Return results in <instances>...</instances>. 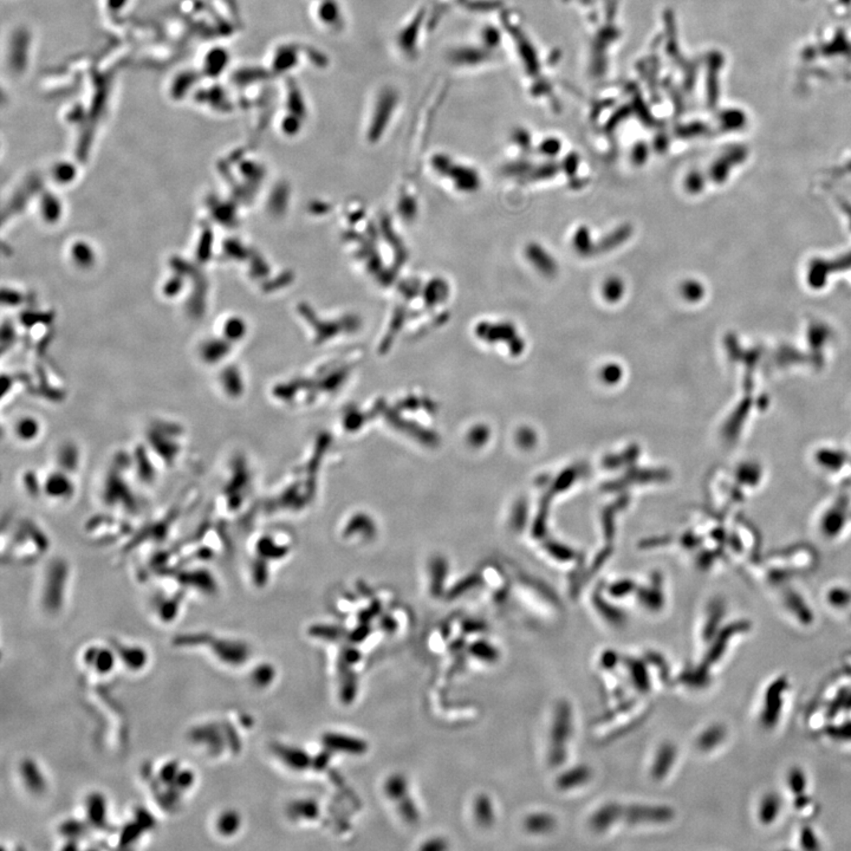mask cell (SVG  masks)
<instances>
[{
    "label": "cell",
    "instance_id": "obj_1",
    "mask_svg": "<svg viewBox=\"0 0 851 851\" xmlns=\"http://www.w3.org/2000/svg\"><path fill=\"white\" fill-rule=\"evenodd\" d=\"M571 708L568 703L559 705L556 717H554V727L551 733V763L554 765L561 764L565 758V744L571 734Z\"/></svg>",
    "mask_w": 851,
    "mask_h": 851
},
{
    "label": "cell",
    "instance_id": "obj_2",
    "mask_svg": "<svg viewBox=\"0 0 851 851\" xmlns=\"http://www.w3.org/2000/svg\"><path fill=\"white\" fill-rule=\"evenodd\" d=\"M322 744L325 749L331 751L332 754L362 756L369 750V745L364 739L340 732H327L323 734Z\"/></svg>",
    "mask_w": 851,
    "mask_h": 851
},
{
    "label": "cell",
    "instance_id": "obj_3",
    "mask_svg": "<svg viewBox=\"0 0 851 851\" xmlns=\"http://www.w3.org/2000/svg\"><path fill=\"white\" fill-rule=\"evenodd\" d=\"M213 653L219 660L231 666H242L245 664L251 655V650L247 643L242 641L228 640V639H218L213 642Z\"/></svg>",
    "mask_w": 851,
    "mask_h": 851
},
{
    "label": "cell",
    "instance_id": "obj_4",
    "mask_svg": "<svg viewBox=\"0 0 851 851\" xmlns=\"http://www.w3.org/2000/svg\"><path fill=\"white\" fill-rule=\"evenodd\" d=\"M274 754L277 756L284 765L293 771H305L313 767V758L305 750H302L296 746L276 744L272 747Z\"/></svg>",
    "mask_w": 851,
    "mask_h": 851
},
{
    "label": "cell",
    "instance_id": "obj_5",
    "mask_svg": "<svg viewBox=\"0 0 851 851\" xmlns=\"http://www.w3.org/2000/svg\"><path fill=\"white\" fill-rule=\"evenodd\" d=\"M623 816L630 823L640 822H667L672 820L673 810L667 806H630L625 809Z\"/></svg>",
    "mask_w": 851,
    "mask_h": 851
},
{
    "label": "cell",
    "instance_id": "obj_6",
    "mask_svg": "<svg viewBox=\"0 0 851 851\" xmlns=\"http://www.w3.org/2000/svg\"><path fill=\"white\" fill-rule=\"evenodd\" d=\"M20 778L24 786L35 795L45 793L47 790V778L40 765L32 759H25L19 767Z\"/></svg>",
    "mask_w": 851,
    "mask_h": 851
},
{
    "label": "cell",
    "instance_id": "obj_7",
    "mask_svg": "<svg viewBox=\"0 0 851 851\" xmlns=\"http://www.w3.org/2000/svg\"><path fill=\"white\" fill-rule=\"evenodd\" d=\"M525 253H526L527 259L544 276L554 277V274H557L559 271L557 263L554 258L551 257L550 253H547V250H544L542 245H539L537 242H531L527 245Z\"/></svg>",
    "mask_w": 851,
    "mask_h": 851
},
{
    "label": "cell",
    "instance_id": "obj_8",
    "mask_svg": "<svg viewBox=\"0 0 851 851\" xmlns=\"http://www.w3.org/2000/svg\"><path fill=\"white\" fill-rule=\"evenodd\" d=\"M84 661L90 667L94 668L98 674H108L113 671L116 662V653L108 648H90L86 650Z\"/></svg>",
    "mask_w": 851,
    "mask_h": 851
},
{
    "label": "cell",
    "instance_id": "obj_9",
    "mask_svg": "<svg viewBox=\"0 0 851 851\" xmlns=\"http://www.w3.org/2000/svg\"><path fill=\"white\" fill-rule=\"evenodd\" d=\"M67 473L55 472L54 476H49L44 483V494H49L56 499L70 498L74 494L75 486Z\"/></svg>",
    "mask_w": 851,
    "mask_h": 851
},
{
    "label": "cell",
    "instance_id": "obj_10",
    "mask_svg": "<svg viewBox=\"0 0 851 851\" xmlns=\"http://www.w3.org/2000/svg\"><path fill=\"white\" fill-rule=\"evenodd\" d=\"M242 815L235 809H226L220 812L215 818L214 828L217 834L223 837H233L242 829Z\"/></svg>",
    "mask_w": 851,
    "mask_h": 851
},
{
    "label": "cell",
    "instance_id": "obj_11",
    "mask_svg": "<svg viewBox=\"0 0 851 851\" xmlns=\"http://www.w3.org/2000/svg\"><path fill=\"white\" fill-rule=\"evenodd\" d=\"M625 809L616 804L604 805L591 818V827L595 832H604L623 816Z\"/></svg>",
    "mask_w": 851,
    "mask_h": 851
},
{
    "label": "cell",
    "instance_id": "obj_12",
    "mask_svg": "<svg viewBox=\"0 0 851 851\" xmlns=\"http://www.w3.org/2000/svg\"><path fill=\"white\" fill-rule=\"evenodd\" d=\"M288 813L292 820H316L320 815V806L315 799L302 798L288 806Z\"/></svg>",
    "mask_w": 851,
    "mask_h": 851
},
{
    "label": "cell",
    "instance_id": "obj_13",
    "mask_svg": "<svg viewBox=\"0 0 851 851\" xmlns=\"http://www.w3.org/2000/svg\"><path fill=\"white\" fill-rule=\"evenodd\" d=\"M633 233V228L629 225H623L620 226L616 230L613 231L611 233L601 239L598 244H595V254L603 253V252H609V251L616 249V247L622 245L623 242L628 240L629 237Z\"/></svg>",
    "mask_w": 851,
    "mask_h": 851
},
{
    "label": "cell",
    "instance_id": "obj_14",
    "mask_svg": "<svg viewBox=\"0 0 851 851\" xmlns=\"http://www.w3.org/2000/svg\"><path fill=\"white\" fill-rule=\"evenodd\" d=\"M40 430L42 427H40V421L28 415V416L17 420L13 430H15L17 439L20 442H31L40 437Z\"/></svg>",
    "mask_w": 851,
    "mask_h": 851
},
{
    "label": "cell",
    "instance_id": "obj_15",
    "mask_svg": "<svg viewBox=\"0 0 851 851\" xmlns=\"http://www.w3.org/2000/svg\"><path fill=\"white\" fill-rule=\"evenodd\" d=\"M386 796L391 801L398 802L409 795V783L401 773H394L387 778L383 785Z\"/></svg>",
    "mask_w": 851,
    "mask_h": 851
},
{
    "label": "cell",
    "instance_id": "obj_16",
    "mask_svg": "<svg viewBox=\"0 0 851 851\" xmlns=\"http://www.w3.org/2000/svg\"><path fill=\"white\" fill-rule=\"evenodd\" d=\"M676 747L671 744H664L661 746L659 754L656 756V760L654 763L653 767V776L656 779H662L667 774L668 771L673 765V763L676 760Z\"/></svg>",
    "mask_w": 851,
    "mask_h": 851
},
{
    "label": "cell",
    "instance_id": "obj_17",
    "mask_svg": "<svg viewBox=\"0 0 851 851\" xmlns=\"http://www.w3.org/2000/svg\"><path fill=\"white\" fill-rule=\"evenodd\" d=\"M106 799L100 795L94 793L86 801V815L89 822L94 825H103L106 822L107 813Z\"/></svg>",
    "mask_w": 851,
    "mask_h": 851
},
{
    "label": "cell",
    "instance_id": "obj_18",
    "mask_svg": "<svg viewBox=\"0 0 851 851\" xmlns=\"http://www.w3.org/2000/svg\"><path fill=\"white\" fill-rule=\"evenodd\" d=\"M118 655L121 657L122 661L127 664V667L130 669H141L147 664V652L145 649L137 647V646H129V647H121L118 649Z\"/></svg>",
    "mask_w": 851,
    "mask_h": 851
},
{
    "label": "cell",
    "instance_id": "obj_19",
    "mask_svg": "<svg viewBox=\"0 0 851 851\" xmlns=\"http://www.w3.org/2000/svg\"><path fill=\"white\" fill-rule=\"evenodd\" d=\"M474 817H476V823L479 824L483 828H488L493 824L494 820V810H493V804L491 799L485 795L478 797L474 803Z\"/></svg>",
    "mask_w": 851,
    "mask_h": 851
},
{
    "label": "cell",
    "instance_id": "obj_20",
    "mask_svg": "<svg viewBox=\"0 0 851 851\" xmlns=\"http://www.w3.org/2000/svg\"><path fill=\"white\" fill-rule=\"evenodd\" d=\"M469 652L471 655L474 656L478 660L484 661L487 664H493L499 659V652L493 644L488 643L487 641L478 640L473 642L469 647Z\"/></svg>",
    "mask_w": 851,
    "mask_h": 851
},
{
    "label": "cell",
    "instance_id": "obj_21",
    "mask_svg": "<svg viewBox=\"0 0 851 851\" xmlns=\"http://www.w3.org/2000/svg\"><path fill=\"white\" fill-rule=\"evenodd\" d=\"M572 244H574L575 250L577 251L578 253L583 257L594 256L595 244L588 227L581 226L575 232Z\"/></svg>",
    "mask_w": 851,
    "mask_h": 851
},
{
    "label": "cell",
    "instance_id": "obj_22",
    "mask_svg": "<svg viewBox=\"0 0 851 851\" xmlns=\"http://www.w3.org/2000/svg\"><path fill=\"white\" fill-rule=\"evenodd\" d=\"M590 776H591L590 770L588 767H584V766H581V767H576V769L570 770V771H568V772L562 774V777L559 778L557 784H559L561 789H571V788H575L577 785L586 783L589 779Z\"/></svg>",
    "mask_w": 851,
    "mask_h": 851
},
{
    "label": "cell",
    "instance_id": "obj_23",
    "mask_svg": "<svg viewBox=\"0 0 851 851\" xmlns=\"http://www.w3.org/2000/svg\"><path fill=\"white\" fill-rule=\"evenodd\" d=\"M276 676H277L276 668L272 664H262L252 671L251 680L254 686H257L258 688H266L274 683Z\"/></svg>",
    "mask_w": 851,
    "mask_h": 851
},
{
    "label": "cell",
    "instance_id": "obj_24",
    "mask_svg": "<svg viewBox=\"0 0 851 851\" xmlns=\"http://www.w3.org/2000/svg\"><path fill=\"white\" fill-rule=\"evenodd\" d=\"M554 817L545 813H539V815H532L529 816L525 820V828L527 832L532 834H544V832H550L554 828Z\"/></svg>",
    "mask_w": 851,
    "mask_h": 851
},
{
    "label": "cell",
    "instance_id": "obj_25",
    "mask_svg": "<svg viewBox=\"0 0 851 851\" xmlns=\"http://www.w3.org/2000/svg\"><path fill=\"white\" fill-rule=\"evenodd\" d=\"M625 283L620 277H609L603 284L602 295L610 303L620 301L625 293Z\"/></svg>",
    "mask_w": 851,
    "mask_h": 851
},
{
    "label": "cell",
    "instance_id": "obj_26",
    "mask_svg": "<svg viewBox=\"0 0 851 851\" xmlns=\"http://www.w3.org/2000/svg\"><path fill=\"white\" fill-rule=\"evenodd\" d=\"M398 811L403 820L410 824L418 823L420 820V810L414 799L407 795L401 801L398 802Z\"/></svg>",
    "mask_w": 851,
    "mask_h": 851
},
{
    "label": "cell",
    "instance_id": "obj_27",
    "mask_svg": "<svg viewBox=\"0 0 851 851\" xmlns=\"http://www.w3.org/2000/svg\"><path fill=\"white\" fill-rule=\"evenodd\" d=\"M629 669H630L633 679L637 682V687L640 688L642 692H647L649 688V679L643 666L639 661H630Z\"/></svg>",
    "mask_w": 851,
    "mask_h": 851
},
{
    "label": "cell",
    "instance_id": "obj_28",
    "mask_svg": "<svg viewBox=\"0 0 851 851\" xmlns=\"http://www.w3.org/2000/svg\"><path fill=\"white\" fill-rule=\"evenodd\" d=\"M310 635L311 637H320L325 640L335 641L340 639L342 634V629L337 627H328V625H320V627H313L310 629Z\"/></svg>",
    "mask_w": 851,
    "mask_h": 851
},
{
    "label": "cell",
    "instance_id": "obj_29",
    "mask_svg": "<svg viewBox=\"0 0 851 851\" xmlns=\"http://www.w3.org/2000/svg\"><path fill=\"white\" fill-rule=\"evenodd\" d=\"M357 693V679L352 673H348L347 679L343 681V687L341 691V698L344 703H350L355 699Z\"/></svg>",
    "mask_w": 851,
    "mask_h": 851
},
{
    "label": "cell",
    "instance_id": "obj_30",
    "mask_svg": "<svg viewBox=\"0 0 851 851\" xmlns=\"http://www.w3.org/2000/svg\"><path fill=\"white\" fill-rule=\"evenodd\" d=\"M557 171H559L557 164H545L543 167H539L536 171H530L529 175L525 179H526V181H538V180L547 179V178H552L557 173Z\"/></svg>",
    "mask_w": 851,
    "mask_h": 851
},
{
    "label": "cell",
    "instance_id": "obj_31",
    "mask_svg": "<svg viewBox=\"0 0 851 851\" xmlns=\"http://www.w3.org/2000/svg\"><path fill=\"white\" fill-rule=\"evenodd\" d=\"M361 657H362V655H361V652H359V649L355 648L354 646H349L342 653V664L344 666H347V667H352V666L357 664L361 660Z\"/></svg>",
    "mask_w": 851,
    "mask_h": 851
},
{
    "label": "cell",
    "instance_id": "obj_32",
    "mask_svg": "<svg viewBox=\"0 0 851 851\" xmlns=\"http://www.w3.org/2000/svg\"><path fill=\"white\" fill-rule=\"evenodd\" d=\"M332 754H334L331 751L325 747V750L317 754L316 757L313 758V769L317 771H323L327 769L329 763L331 762Z\"/></svg>",
    "mask_w": 851,
    "mask_h": 851
},
{
    "label": "cell",
    "instance_id": "obj_33",
    "mask_svg": "<svg viewBox=\"0 0 851 851\" xmlns=\"http://www.w3.org/2000/svg\"><path fill=\"white\" fill-rule=\"evenodd\" d=\"M370 627H368V625H362L361 627L354 629L352 633L349 634V641H350V643L359 644L367 640L368 637H370Z\"/></svg>",
    "mask_w": 851,
    "mask_h": 851
},
{
    "label": "cell",
    "instance_id": "obj_34",
    "mask_svg": "<svg viewBox=\"0 0 851 851\" xmlns=\"http://www.w3.org/2000/svg\"><path fill=\"white\" fill-rule=\"evenodd\" d=\"M681 291H682L683 297L687 298L689 301H694L696 298L700 297L699 286L694 281H685Z\"/></svg>",
    "mask_w": 851,
    "mask_h": 851
},
{
    "label": "cell",
    "instance_id": "obj_35",
    "mask_svg": "<svg viewBox=\"0 0 851 851\" xmlns=\"http://www.w3.org/2000/svg\"><path fill=\"white\" fill-rule=\"evenodd\" d=\"M421 849L422 850L428 851L445 850V849H447V844H446V841L442 840V838H434V840L426 842L422 845Z\"/></svg>",
    "mask_w": 851,
    "mask_h": 851
},
{
    "label": "cell",
    "instance_id": "obj_36",
    "mask_svg": "<svg viewBox=\"0 0 851 851\" xmlns=\"http://www.w3.org/2000/svg\"><path fill=\"white\" fill-rule=\"evenodd\" d=\"M396 627H398V623H396L393 617H384V618H382V621H381V628L386 633H394L395 630H396Z\"/></svg>",
    "mask_w": 851,
    "mask_h": 851
},
{
    "label": "cell",
    "instance_id": "obj_37",
    "mask_svg": "<svg viewBox=\"0 0 851 851\" xmlns=\"http://www.w3.org/2000/svg\"><path fill=\"white\" fill-rule=\"evenodd\" d=\"M565 161L566 162L564 164V169H565L566 174H568L569 176L574 175L575 172H576V169H577L578 159H576L575 157H569V159H566Z\"/></svg>",
    "mask_w": 851,
    "mask_h": 851
}]
</instances>
